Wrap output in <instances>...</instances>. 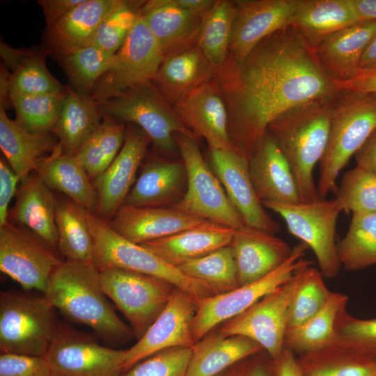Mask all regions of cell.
<instances>
[{"instance_id":"obj_1","label":"cell","mask_w":376,"mask_h":376,"mask_svg":"<svg viewBox=\"0 0 376 376\" xmlns=\"http://www.w3.org/2000/svg\"><path fill=\"white\" fill-rule=\"evenodd\" d=\"M213 81L226 105L231 141L248 159L280 116L339 91L291 26L261 40L241 62L228 57Z\"/></svg>"},{"instance_id":"obj_2","label":"cell","mask_w":376,"mask_h":376,"mask_svg":"<svg viewBox=\"0 0 376 376\" xmlns=\"http://www.w3.org/2000/svg\"><path fill=\"white\" fill-rule=\"evenodd\" d=\"M43 295L67 319L89 327L107 345H121L134 338L130 326L108 301L93 263L63 260L52 272Z\"/></svg>"},{"instance_id":"obj_3","label":"cell","mask_w":376,"mask_h":376,"mask_svg":"<svg viewBox=\"0 0 376 376\" xmlns=\"http://www.w3.org/2000/svg\"><path fill=\"white\" fill-rule=\"evenodd\" d=\"M335 95L295 107L268 127L290 166L304 203L321 199L313 173L327 145Z\"/></svg>"},{"instance_id":"obj_4","label":"cell","mask_w":376,"mask_h":376,"mask_svg":"<svg viewBox=\"0 0 376 376\" xmlns=\"http://www.w3.org/2000/svg\"><path fill=\"white\" fill-rule=\"evenodd\" d=\"M376 129V94L340 90L334 96L327 145L319 162L318 192L325 199L350 158Z\"/></svg>"},{"instance_id":"obj_5","label":"cell","mask_w":376,"mask_h":376,"mask_svg":"<svg viewBox=\"0 0 376 376\" xmlns=\"http://www.w3.org/2000/svg\"><path fill=\"white\" fill-rule=\"evenodd\" d=\"M93 240L92 263L98 270L119 268L162 279L199 301L215 295L205 283L184 274L141 244L134 243L114 231L108 221L84 208Z\"/></svg>"},{"instance_id":"obj_6","label":"cell","mask_w":376,"mask_h":376,"mask_svg":"<svg viewBox=\"0 0 376 376\" xmlns=\"http://www.w3.org/2000/svg\"><path fill=\"white\" fill-rule=\"evenodd\" d=\"M103 116L140 127L157 152L171 156L179 152L175 135L197 136L180 120L153 81L131 88L120 95L97 102Z\"/></svg>"},{"instance_id":"obj_7","label":"cell","mask_w":376,"mask_h":376,"mask_svg":"<svg viewBox=\"0 0 376 376\" xmlns=\"http://www.w3.org/2000/svg\"><path fill=\"white\" fill-rule=\"evenodd\" d=\"M46 297L0 292V352L45 357L60 325Z\"/></svg>"},{"instance_id":"obj_8","label":"cell","mask_w":376,"mask_h":376,"mask_svg":"<svg viewBox=\"0 0 376 376\" xmlns=\"http://www.w3.org/2000/svg\"><path fill=\"white\" fill-rule=\"evenodd\" d=\"M175 140L186 167L187 185L182 198L170 207L234 229L244 226L220 181L205 162L198 141L180 133L175 135Z\"/></svg>"},{"instance_id":"obj_9","label":"cell","mask_w":376,"mask_h":376,"mask_svg":"<svg viewBox=\"0 0 376 376\" xmlns=\"http://www.w3.org/2000/svg\"><path fill=\"white\" fill-rule=\"evenodd\" d=\"M262 204L279 214L288 232L313 251L324 278L333 279L338 275L341 264L337 251L336 229L343 209L336 198L307 203Z\"/></svg>"},{"instance_id":"obj_10","label":"cell","mask_w":376,"mask_h":376,"mask_svg":"<svg viewBox=\"0 0 376 376\" xmlns=\"http://www.w3.org/2000/svg\"><path fill=\"white\" fill-rule=\"evenodd\" d=\"M307 245L300 242L290 257L267 275L225 293L201 300L193 322L194 340L197 343L219 324L237 316L267 295L274 291L311 262L304 259Z\"/></svg>"},{"instance_id":"obj_11","label":"cell","mask_w":376,"mask_h":376,"mask_svg":"<svg viewBox=\"0 0 376 376\" xmlns=\"http://www.w3.org/2000/svg\"><path fill=\"white\" fill-rule=\"evenodd\" d=\"M99 271L104 293L139 340L164 309L176 287L162 279L123 269Z\"/></svg>"},{"instance_id":"obj_12","label":"cell","mask_w":376,"mask_h":376,"mask_svg":"<svg viewBox=\"0 0 376 376\" xmlns=\"http://www.w3.org/2000/svg\"><path fill=\"white\" fill-rule=\"evenodd\" d=\"M309 265L300 269L287 282L242 313L226 321L219 331L224 336L248 338L257 343L274 361L277 359L285 349L291 303Z\"/></svg>"},{"instance_id":"obj_13","label":"cell","mask_w":376,"mask_h":376,"mask_svg":"<svg viewBox=\"0 0 376 376\" xmlns=\"http://www.w3.org/2000/svg\"><path fill=\"white\" fill-rule=\"evenodd\" d=\"M164 59L157 40L140 14L91 95L99 102L153 81Z\"/></svg>"},{"instance_id":"obj_14","label":"cell","mask_w":376,"mask_h":376,"mask_svg":"<svg viewBox=\"0 0 376 376\" xmlns=\"http://www.w3.org/2000/svg\"><path fill=\"white\" fill-rule=\"evenodd\" d=\"M59 253L28 228L8 221L0 226V269L27 290L44 293Z\"/></svg>"},{"instance_id":"obj_15","label":"cell","mask_w":376,"mask_h":376,"mask_svg":"<svg viewBox=\"0 0 376 376\" xmlns=\"http://www.w3.org/2000/svg\"><path fill=\"white\" fill-rule=\"evenodd\" d=\"M125 352L60 323L45 357L54 376H119Z\"/></svg>"},{"instance_id":"obj_16","label":"cell","mask_w":376,"mask_h":376,"mask_svg":"<svg viewBox=\"0 0 376 376\" xmlns=\"http://www.w3.org/2000/svg\"><path fill=\"white\" fill-rule=\"evenodd\" d=\"M199 300L176 288L166 307L144 335L126 350L123 370H128L139 362L164 350L191 348L193 322Z\"/></svg>"},{"instance_id":"obj_17","label":"cell","mask_w":376,"mask_h":376,"mask_svg":"<svg viewBox=\"0 0 376 376\" xmlns=\"http://www.w3.org/2000/svg\"><path fill=\"white\" fill-rule=\"evenodd\" d=\"M228 58L241 62L269 35L290 26L299 0L235 1Z\"/></svg>"},{"instance_id":"obj_18","label":"cell","mask_w":376,"mask_h":376,"mask_svg":"<svg viewBox=\"0 0 376 376\" xmlns=\"http://www.w3.org/2000/svg\"><path fill=\"white\" fill-rule=\"evenodd\" d=\"M212 171L245 226L272 234L281 230L258 198L253 189L249 159L236 149L210 150Z\"/></svg>"},{"instance_id":"obj_19","label":"cell","mask_w":376,"mask_h":376,"mask_svg":"<svg viewBox=\"0 0 376 376\" xmlns=\"http://www.w3.org/2000/svg\"><path fill=\"white\" fill-rule=\"evenodd\" d=\"M151 140L140 127L128 124L123 146L107 169L93 180L97 198L96 214L110 221L136 182V172Z\"/></svg>"},{"instance_id":"obj_20","label":"cell","mask_w":376,"mask_h":376,"mask_svg":"<svg viewBox=\"0 0 376 376\" xmlns=\"http://www.w3.org/2000/svg\"><path fill=\"white\" fill-rule=\"evenodd\" d=\"M172 107L188 129L205 139L210 150L236 149L229 135L226 105L213 80L194 89Z\"/></svg>"},{"instance_id":"obj_21","label":"cell","mask_w":376,"mask_h":376,"mask_svg":"<svg viewBox=\"0 0 376 376\" xmlns=\"http://www.w3.org/2000/svg\"><path fill=\"white\" fill-rule=\"evenodd\" d=\"M108 222L118 234L138 244L213 223L170 207L127 205H122Z\"/></svg>"},{"instance_id":"obj_22","label":"cell","mask_w":376,"mask_h":376,"mask_svg":"<svg viewBox=\"0 0 376 376\" xmlns=\"http://www.w3.org/2000/svg\"><path fill=\"white\" fill-rule=\"evenodd\" d=\"M249 171L256 194L262 203H301L290 166L268 130L249 159Z\"/></svg>"},{"instance_id":"obj_23","label":"cell","mask_w":376,"mask_h":376,"mask_svg":"<svg viewBox=\"0 0 376 376\" xmlns=\"http://www.w3.org/2000/svg\"><path fill=\"white\" fill-rule=\"evenodd\" d=\"M123 205L136 207H170L184 196L187 173L182 159L151 155Z\"/></svg>"},{"instance_id":"obj_24","label":"cell","mask_w":376,"mask_h":376,"mask_svg":"<svg viewBox=\"0 0 376 376\" xmlns=\"http://www.w3.org/2000/svg\"><path fill=\"white\" fill-rule=\"evenodd\" d=\"M141 16L164 58L198 45L203 16L184 8L176 0L145 1Z\"/></svg>"},{"instance_id":"obj_25","label":"cell","mask_w":376,"mask_h":376,"mask_svg":"<svg viewBox=\"0 0 376 376\" xmlns=\"http://www.w3.org/2000/svg\"><path fill=\"white\" fill-rule=\"evenodd\" d=\"M230 246L240 285L267 275L281 265L292 251L286 242L274 234L246 226L235 229Z\"/></svg>"},{"instance_id":"obj_26","label":"cell","mask_w":376,"mask_h":376,"mask_svg":"<svg viewBox=\"0 0 376 376\" xmlns=\"http://www.w3.org/2000/svg\"><path fill=\"white\" fill-rule=\"evenodd\" d=\"M376 35V20L357 22L311 48L319 65L335 82L352 79L360 71L362 55Z\"/></svg>"},{"instance_id":"obj_27","label":"cell","mask_w":376,"mask_h":376,"mask_svg":"<svg viewBox=\"0 0 376 376\" xmlns=\"http://www.w3.org/2000/svg\"><path fill=\"white\" fill-rule=\"evenodd\" d=\"M119 0H84L47 28V50L58 58L93 44L102 22Z\"/></svg>"},{"instance_id":"obj_28","label":"cell","mask_w":376,"mask_h":376,"mask_svg":"<svg viewBox=\"0 0 376 376\" xmlns=\"http://www.w3.org/2000/svg\"><path fill=\"white\" fill-rule=\"evenodd\" d=\"M56 204L53 191L36 173L31 174L21 182L8 221L28 228L58 251Z\"/></svg>"},{"instance_id":"obj_29","label":"cell","mask_w":376,"mask_h":376,"mask_svg":"<svg viewBox=\"0 0 376 376\" xmlns=\"http://www.w3.org/2000/svg\"><path fill=\"white\" fill-rule=\"evenodd\" d=\"M297 358L302 376H376V357L337 337Z\"/></svg>"},{"instance_id":"obj_30","label":"cell","mask_w":376,"mask_h":376,"mask_svg":"<svg viewBox=\"0 0 376 376\" xmlns=\"http://www.w3.org/2000/svg\"><path fill=\"white\" fill-rule=\"evenodd\" d=\"M235 230L232 228L210 223L141 245L165 262L178 267L185 262L229 246Z\"/></svg>"},{"instance_id":"obj_31","label":"cell","mask_w":376,"mask_h":376,"mask_svg":"<svg viewBox=\"0 0 376 376\" xmlns=\"http://www.w3.org/2000/svg\"><path fill=\"white\" fill-rule=\"evenodd\" d=\"M359 19L352 0H299L290 26L311 48Z\"/></svg>"},{"instance_id":"obj_32","label":"cell","mask_w":376,"mask_h":376,"mask_svg":"<svg viewBox=\"0 0 376 376\" xmlns=\"http://www.w3.org/2000/svg\"><path fill=\"white\" fill-rule=\"evenodd\" d=\"M52 132L31 133L11 120L0 107V148L4 158L20 182L56 148L59 141Z\"/></svg>"},{"instance_id":"obj_33","label":"cell","mask_w":376,"mask_h":376,"mask_svg":"<svg viewBox=\"0 0 376 376\" xmlns=\"http://www.w3.org/2000/svg\"><path fill=\"white\" fill-rule=\"evenodd\" d=\"M35 172L51 190L61 192L79 206L96 212L97 198L91 180L76 156L65 152L60 142Z\"/></svg>"},{"instance_id":"obj_34","label":"cell","mask_w":376,"mask_h":376,"mask_svg":"<svg viewBox=\"0 0 376 376\" xmlns=\"http://www.w3.org/2000/svg\"><path fill=\"white\" fill-rule=\"evenodd\" d=\"M214 70L198 45L166 57L153 80L163 97L174 104L213 79Z\"/></svg>"},{"instance_id":"obj_35","label":"cell","mask_w":376,"mask_h":376,"mask_svg":"<svg viewBox=\"0 0 376 376\" xmlns=\"http://www.w3.org/2000/svg\"><path fill=\"white\" fill-rule=\"evenodd\" d=\"M261 350L257 343L244 336L208 333L191 347L186 376H217Z\"/></svg>"},{"instance_id":"obj_36","label":"cell","mask_w":376,"mask_h":376,"mask_svg":"<svg viewBox=\"0 0 376 376\" xmlns=\"http://www.w3.org/2000/svg\"><path fill=\"white\" fill-rule=\"evenodd\" d=\"M102 118L97 102L91 95L68 87L52 132L65 152L75 155L97 130Z\"/></svg>"},{"instance_id":"obj_37","label":"cell","mask_w":376,"mask_h":376,"mask_svg":"<svg viewBox=\"0 0 376 376\" xmlns=\"http://www.w3.org/2000/svg\"><path fill=\"white\" fill-rule=\"evenodd\" d=\"M1 56L10 73V98L13 95H38L65 91L48 70L42 55L13 49L1 43Z\"/></svg>"},{"instance_id":"obj_38","label":"cell","mask_w":376,"mask_h":376,"mask_svg":"<svg viewBox=\"0 0 376 376\" xmlns=\"http://www.w3.org/2000/svg\"><path fill=\"white\" fill-rule=\"evenodd\" d=\"M55 221L59 254L65 260L92 263L93 240L84 207L68 197H56Z\"/></svg>"},{"instance_id":"obj_39","label":"cell","mask_w":376,"mask_h":376,"mask_svg":"<svg viewBox=\"0 0 376 376\" xmlns=\"http://www.w3.org/2000/svg\"><path fill=\"white\" fill-rule=\"evenodd\" d=\"M348 297L331 292L322 308L301 324L287 329L285 347L295 354L320 348L336 338L335 324L340 310L347 306Z\"/></svg>"},{"instance_id":"obj_40","label":"cell","mask_w":376,"mask_h":376,"mask_svg":"<svg viewBox=\"0 0 376 376\" xmlns=\"http://www.w3.org/2000/svg\"><path fill=\"white\" fill-rule=\"evenodd\" d=\"M341 266L358 271L376 265V213L352 212L345 235L337 243Z\"/></svg>"},{"instance_id":"obj_41","label":"cell","mask_w":376,"mask_h":376,"mask_svg":"<svg viewBox=\"0 0 376 376\" xmlns=\"http://www.w3.org/2000/svg\"><path fill=\"white\" fill-rule=\"evenodd\" d=\"M126 129L125 123L103 116L97 130L75 153L91 180L104 173L116 157L123 146Z\"/></svg>"},{"instance_id":"obj_42","label":"cell","mask_w":376,"mask_h":376,"mask_svg":"<svg viewBox=\"0 0 376 376\" xmlns=\"http://www.w3.org/2000/svg\"><path fill=\"white\" fill-rule=\"evenodd\" d=\"M235 13V1L217 0L203 17L198 46L214 72L228 58Z\"/></svg>"},{"instance_id":"obj_43","label":"cell","mask_w":376,"mask_h":376,"mask_svg":"<svg viewBox=\"0 0 376 376\" xmlns=\"http://www.w3.org/2000/svg\"><path fill=\"white\" fill-rule=\"evenodd\" d=\"M178 268L186 275L207 284L216 295L240 286L236 263L230 245L185 262Z\"/></svg>"},{"instance_id":"obj_44","label":"cell","mask_w":376,"mask_h":376,"mask_svg":"<svg viewBox=\"0 0 376 376\" xmlns=\"http://www.w3.org/2000/svg\"><path fill=\"white\" fill-rule=\"evenodd\" d=\"M65 91L38 95H13L17 123L34 134L52 132L60 116Z\"/></svg>"},{"instance_id":"obj_45","label":"cell","mask_w":376,"mask_h":376,"mask_svg":"<svg viewBox=\"0 0 376 376\" xmlns=\"http://www.w3.org/2000/svg\"><path fill=\"white\" fill-rule=\"evenodd\" d=\"M114 54L91 45L58 58L75 90L91 95Z\"/></svg>"},{"instance_id":"obj_46","label":"cell","mask_w":376,"mask_h":376,"mask_svg":"<svg viewBox=\"0 0 376 376\" xmlns=\"http://www.w3.org/2000/svg\"><path fill=\"white\" fill-rule=\"evenodd\" d=\"M144 1L119 0L102 22L92 45L115 54L139 19Z\"/></svg>"},{"instance_id":"obj_47","label":"cell","mask_w":376,"mask_h":376,"mask_svg":"<svg viewBox=\"0 0 376 376\" xmlns=\"http://www.w3.org/2000/svg\"><path fill=\"white\" fill-rule=\"evenodd\" d=\"M334 194L343 211L376 213V175L357 166L344 173Z\"/></svg>"},{"instance_id":"obj_48","label":"cell","mask_w":376,"mask_h":376,"mask_svg":"<svg viewBox=\"0 0 376 376\" xmlns=\"http://www.w3.org/2000/svg\"><path fill=\"white\" fill-rule=\"evenodd\" d=\"M331 292L325 285L319 269L308 266L291 303L288 329L301 324L317 313L325 304Z\"/></svg>"},{"instance_id":"obj_49","label":"cell","mask_w":376,"mask_h":376,"mask_svg":"<svg viewBox=\"0 0 376 376\" xmlns=\"http://www.w3.org/2000/svg\"><path fill=\"white\" fill-rule=\"evenodd\" d=\"M191 348L175 347L160 351L119 376H186Z\"/></svg>"},{"instance_id":"obj_50","label":"cell","mask_w":376,"mask_h":376,"mask_svg":"<svg viewBox=\"0 0 376 376\" xmlns=\"http://www.w3.org/2000/svg\"><path fill=\"white\" fill-rule=\"evenodd\" d=\"M336 337L350 341L366 352L376 357V318L354 317L347 306L339 312L335 324Z\"/></svg>"},{"instance_id":"obj_51","label":"cell","mask_w":376,"mask_h":376,"mask_svg":"<svg viewBox=\"0 0 376 376\" xmlns=\"http://www.w3.org/2000/svg\"><path fill=\"white\" fill-rule=\"evenodd\" d=\"M0 376H54L45 357L1 353Z\"/></svg>"},{"instance_id":"obj_52","label":"cell","mask_w":376,"mask_h":376,"mask_svg":"<svg viewBox=\"0 0 376 376\" xmlns=\"http://www.w3.org/2000/svg\"><path fill=\"white\" fill-rule=\"evenodd\" d=\"M18 176L13 171L5 158L0 159V226L8 221L9 203L15 195Z\"/></svg>"},{"instance_id":"obj_53","label":"cell","mask_w":376,"mask_h":376,"mask_svg":"<svg viewBox=\"0 0 376 376\" xmlns=\"http://www.w3.org/2000/svg\"><path fill=\"white\" fill-rule=\"evenodd\" d=\"M237 376H276L274 360L261 350L240 362Z\"/></svg>"},{"instance_id":"obj_54","label":"cell","mask_w":376,"mask_h":376,"mask_svg":"<svg viewBox=\"0 0 376 376\" xmlns=\"http://www.w3.org/2000/svg\"><path fill=\"white\" fill-rule=\"evenodd\" d=\"M84 0H40L47 28L52 26Z\"/></svg>"},{"instance_id":"obj_55","label":"cell","mask_w":376,"mask_h":376,"mask_svg":"<svg viewBox=\"0 0 376 376\" xmlns=\"http://www.w3.org/2000/svg\"><path fill=\"white\" fill-rule=\"evenodd\" d=\"M335 83L339 91L350 90L376 94V70H360L352 79Z\"/></svg>"},{"instance_id":"obj_56","label":"cell","mask_w":376,"mask_h":376,"mask_svg":"<svg viewBox=\"0 0 376 376\" xmlns=\"http://www.w3.org/2000/svg\"><path fill=\"white\" fill-rule=\"evenodd\" d=\"M357 166L376 175V129L354 154Z\"/></svg>"},{"instance_id":"obj_57","label":"cell","mask_w":376,"mask_h":376,"mask_svg":"<svg viewBox=\"0 0 376 376\" xmlns=\"http://www.w3.org/2000/svg\"><path fill=\"white\" fill-rule=\"evenodd\" d=\"M274 363L276 376H302L295 354L288 348Z\"/></svg>"},{"instance_id":"obj_58","label":"cell","mask_w":376,"mask_h":376,"mask_svg":"<svg viewBox=\"0 0 376 376\" xmlns=\"http://www.w3.org/2000/svg\"><path fill=\"white\" fill-rule=\"evenodd\" d=\"M359 22L376 20V0H352Z\"/></svg>"},{"instance_id":"obj_59","label":"cell","mask_w":376,"mask_h":376,"mask_svg":"<svg viewBox=\"0 0 376 376\" xmlns=\"http://www.w3.org/2000/svg\"><path fill=\"white\" fill-rule=\"evenodd\" d=\"M359 68L360 70H376V35L366 48Z\"/></svg>"},{"instance_id":"obj_60","label":"cell","mask_w":376,"mask_h":376,"mask_svg":"<svg viewBox=\"0 0 376 376\" xmlns=\"http://www.w3.org/2000/svg\"><path fill=\"white\" fill-rule=\"evenodd\" d=\"M238 371H239V363L237 364V366H236L235 368H233L230 372L228 373V375H219L217 376H237L238 375Z\"/></svg>"}]
</instances>
